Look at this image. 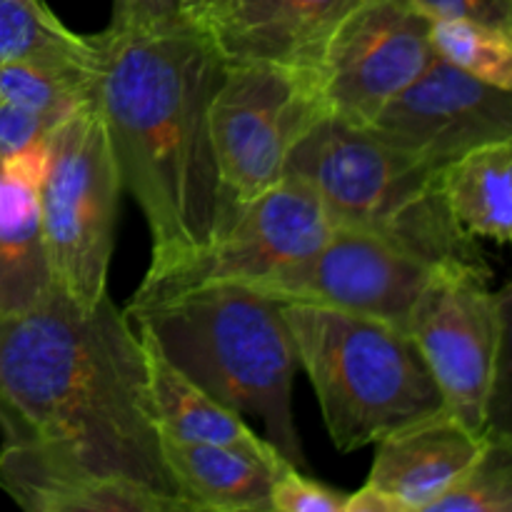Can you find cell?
Masks as SVG:
<instances>
[{
  "label": "cell",
  "mask_w": 512,
  "mask_h": 512,
  "mask_svg": "<svg viewBox=\"0 0 512 512\" xmlns=\"http://www.w3.org/2000/svg\"><path fill=\"white\" fill-rule=\"evenodd\" d=\"M0 433L60 463L148 485L180 500L150 403L138 325L105 295L60 290L0 318Z\"/></svg>",
  "instance_id": "cell-1"
},
{
  "label": "cell",
  "mask_w": 512,
  "mask_h": 512,
  "mask_svg": "<svg viewBox=\"0 0 512 512\" xmlns=\"http://www.w3.org/2000/svg\"><path fill=\"white\" fill-rule=\"evenodd\" d=\"M93 38V103L108 130L120 185L148 223V270L168 268L208 245L233 213L210 135V100L225 60L195 20L148 33L105 28Z\"/></svg>",
  "instance_id": "cell-2"
},
{
  "label": "cell",
  "mask_w": 512,
  "mask_h": 512,
  "mask_svg": "<svg viewBox=\"0 0 512 512\" xmlns=\"http://www.w3.org/2000/svg\"><path fill=\"white\" fill-rule=\"evenodd\" d=\"M170 363L225 408L263 423L265 440L305 468L293 410L300 368L285 305L248 285H213L128 308Z\"/></svg>",
  "instance_id": "cell-3"
},
{
  "label": "cell",
  "mask_w": 512,
  "mask_h": 512,
  "mask_svg": "<svg viewBox=\"0 0 512 512\" xmlns=\"http://www.w3.org/2000/svg\"><path fill=\"white\" fill-rule=\"evenodd\" d=\"M288 173L313 185L335 225L383 238L430 268H488L450 213L443 170L370 128L325 115L293 150Z\"/></svg>",
  "instance_id": "cell-4"
},
{
  "label": "cell",
  "mask_w": 512,
  "mask_h": 512,
  "mask_svg": "<svg viewBox=\"0 0 512 512\" xmlns=\"http://www.w3.org/2000/svg\"><path fill=\"white\" fill-rule=\"evenodd\" d=\"M283 305L298 363L340 453H353L448 410L403 325L323 305Z\"/></svg>",
  "instance_id": "cell-5"
},
{
  "label": "cell",
  "mask_w": 512,
  "mask_h": 512,
  "mask_svg": "<svg viewBox=\"0 0 512 512\" xmlns=\"http://www.w3.org/2000/svg\"><path fill=\"white\" fill-rule=\"evenodd\" d=\"M120 193L108 130L95 103H88L50 133L40 185L53 288L73 303L95 305L108 295Z\"/></svg>",
  "instance_id": "cell-6"
},
{
  "label": "cell",
  "mask_w": 512,
  "mask_h": 512,
  "mask_svg": "<svg viewBox=\"0 0 512 512\" xmlns=\"http://www.w3.org/2000/svg\"><path fill=\"white\" fill-rule=\"evenodd\" d=\"M325 115L310 73L275 63H225L210 100V135L228 208L280 183L293 150Z\"/></svg>",
  "instance_id": "cell-7"
},
{
  "label": "cell",
  "mask_w": 512,
  "mask_h": 512,
  "mask_svg": "<svg viewBox=\"0 0 512 512\" xmlns=\"http://www.w3.org/2000/svg\"><path fill=\"white\" fill-rule=\"evenodd\" d=\"M313 185L288 173L280 183L235 205L208 245L160 270H145L128 308L213 285H250L318 250L333 233Z\"/></svg>",
  "instance_id": "cell-8"
},
{
  "label": "cell",
  "mask_w": 512,
  "mask_h": 512,
  "mask_svg": "<svg viewBox=\"0 0 512 512\" xmlns=\"http://www.w3.org/2000/svg\"><path fill=\"white\" fill-rule=\"evenodd\" d=\"M430 28L433 20L400 0H360L313 70L328 115L368 128L435 58Z\"/></svg>",
  "instance_id": "cell-9"
},
{
  "label": "cell",
  "mask_w": 512,
  "mask_h": 512,
  "mask_svg": "<svg viewBox=\"0 0 512 512\" xmlns=\"http://www.w3.org/2000/svg\"><path fill=\"white\" fill-rule=\"evenodd\" d=\"M408 333L448 413L483 433L498 353V303L488 288V268L435 270L410 313Z\"/></svg>",
  "instance_id": "cell-10"
},
{
  "label": "cell",
  "mask_w": 512,
  "mask_h": 512,
  "mask_svg": "<svg viewBox=\"0 0 512 512\" xmlns=\"http://www.w3.org/2000/svg\"><path fill=\"white\" fill-rule=\"evenodd\" d=\"M435 270L383 238L335 225L318 250L248 288L280 303L373 315L408 330L410 313Z\"/></svg>",
  "instance_id": "cell-11"
},
{
  "label": "cell",
  "mask_w": 512,
  "mask_h": 512,
  "mask_svg": "<svg viewBox=\"0 0 512 512\" xmlns=\"http://www.w3.org/2000/svg\"><path fill=\"white\" fill-rule=\"evenodd\" d=\"M368 128L445 170L473 150L512 145V90L483 83L435 55Z\"/></svg>",
  "instance_id": "cell-12"
},
{
  "label": "cell",
  "mask_w": 512,
  "mask_h": 512,
  "mask_svg": "<svg viewBox=\"0 0 512 512\" xmlns=\"http://www.w3.org/2000/svg\"><path fill=\"white\" fill-rule=\"evenodd\" d=\"M360 0H218L203 25L225 63H275L313 75L320 50Z\"/></svg>",
  "instance_id": "cell-13"
},
{
  "label": "cell",
  "mask_w": 512,
  "mask_h": 512,
  "mask_svg": "<svg viewBox=\"0 0 512 512\" xmlns=\"http://www.w3.org/2000/svg\"><path fill=\"white\" fill-rule=\"evenodd\" d=\"M375 445L378 453L365 483L398 500L405 512H430L475 463L483 450V433L443 410Z\"/></svg>",
  "instance_id": "cell-14"
},
{
  "label": "cell",
  "mask_w": 512,
  "mask_h": 512,
  "mask_svg": "<svg viewBox=\"0 0 512 512\" xmlns=\"http://www.w3.org/2000/svg\"><path fill=\"white\" fill-rule=\"evenodd\" d=\"M0 490L28 512H188L148 485L0 445Z\"/></svg>",
  "instance_id": "cell-15"
},
{
  "label": "cell",
  "mask_w": 512,
  "mask_h": 512,
  "mask_svg": "<svg viewBox=\"0 0 512 512\" xmlns=\"http://www.w3.org/2000/svg\"><path fill=\"white\" fill-rule=\"evenodd\" d=\"M48 140L0 158V318L40 303L53 290L40 213Z\"/></svg>",
  "instance_id": "cell-16"
},
{
  "label": "cell",
  "mask_w": 512,
  "mask_h": 512,
  "mask_svg": "<svg viewBox=\"0 0 512 512\" xmlns=\"http://www.w3.org/2000/svg\"><path fill=\"white\" fill-rule=\"evenodd\" d=\"M163 453L175 488L193 512H273V483L288 463L275 448L188 443L165 435Z\"/></svg>",
  "instance_id": "cell-17"
},
{
  "label": "cell",
  "mask_w": 512,
  "mask_h": 512,
  "mask_svg": "<svg viewBox=\"0 0 512 512\" xmlns=\"http://www.w3.org/2000/svg\"><path fill=\"white\" fill-rule=\"evenodd\" d=\"M138 333L143 340L150 403H153L160 435L188 440V443L235 445V448L248 450L273 448L268 440L255 435L245 425L243 415L225 408L208 390L188 378L178 365L170 363L145 330L138 328Z\"/></svg>",
  "instance_id": "cell-18"
},
{
  "label": "cell",
  "mask_w": 512,
  "mask_h": 512,
  "mask_svg": "<svg viewBox=\"0 0 512 512\" xmlns=\"http://www.w3.org/2000/svg\"><path fill=\"white\" fill-rule=\"evenodd\" d=\"M443 193L470 238L512 243V145L473 150L443 170Z\"/></svg>",
  "instance_id": "cell-19"
},
{
  "label": "cell",
  "mask_w": 512,
  "mask_h": 512,
  "mask_svg": "<svg viewBox=\"0 0 512 512\" xmlns=\"http://www.w3.org/2000/svg\"><path fill=\"white\" fill-rule=\"evenodd\" d=\"M88 50L43 53L13 60L0 68V100L33 113L65 120L93 103L98 80V45L90 35Z\"/></svg>",
  "instance_id": "cell-20"
},
{
  "label": "cell",
  "mask_w": 512,
  "mask_h": 512,
  "mask_svg": "<svg viewBox=\"0 0 512 512\" xmlns=\"http://www.w3.org/2000/svg\"><path fill=\"white\" fill-rule=\"evenodd\" d=\"M435 55L463 73L512 90V33L475 20H433L430 28Z\"/></svg>",
  "instance_id": "cell-21"
},
{
  "label": "cell",
  "mask_w": 512,
  "mask_h": 512,
  "mask_svg": "<svg viewBox=\"0 0 512 512\" xmlns=\"http://www.w3.org/2000/svg\"><path fill=\"white\" fill-rule=\"evenodd\" d=\"M43 0H0V68L43 53H75L90 48Z\"/></svg>",
  "instance_id": "cell-22"
},
{
  "label": "cell",
  "mask_w": 512,
  "mask_h": 512,
  "mask_svg": "<svg viewBox=\"0 0 512 512\" xmlns=\"http://www.w3.org/2000/svg\"><path fill=\"white\" fill-rule=\"evenodd\" d=\"M430 512H512V440L483 433L475 463Z\"/></svg>",
  "instance_id": "cell-23"
},
{
  "label": "cell",
  "mask_w": 512,
  "mask_h": 512,
  "mask_svg": "<svg viewBox=\"0 0 512 512\" xmlns=\"http://www.w3.org/2000/svg\"><path fill=\"white\" fill-rule=\"evenodd\" d=\"M498 303V353L493 385L485 405V435L512 440V280L495 293Z\"/></svg>",
  "instance_id": "cell-24"
},
{
  "label": "cell",
  "mask_w": 512,
  "mask_h": 512,
  "mask_svg": "<svg viewBox=\"0 0 512 512\" xmlns=\"http://www.w3.org/2000/svg\"><path fill=\"white\" fill-rule=\"evenodd\" d=\"M345 493L308 478L300 468L285 463L270 493L273 512H343Z\"/></svg>",
  "instance_id": "cell-25"
},
{
  "label": "cell",
  "mask_w": 512,
  "mask_h": 512,
  "mask_svg": "<svg viewBox=\"0 0 512 512\" xmlns=\"http://www.w3.org/2000/svg\"><path fill=\"white\" fill-rule=\"evenodd\" d=\"M430 20H475L512 33V0H400Z\"/></svg>",
  "instance_id": "cell-26"
},
{
  "label": "cell",
  "mask_w": 512,
  "mask_h": 512,
  "mask_svg": "<svg viewBox=\"0 0 512 512\" xmlns=\"http://www.w3.org/2000/svg\"><path fill=\"white\" fill-rule=\"evenodd\" d=\"M60 123L63 120H55L50 115L33 113V110L0 100V158L23 153L33 145L45 143Z\"/></svg>",
  "instance_id": "cell-27"
},
{
  "label": "cell",
  "mask_w": 512,
  "mask_h": 512,
  "mask_svg": "<svg viewBox=\"0 0 512 512\" xmlns=\"http://www.w3.org/2000/svg\"><path fill=\"white\" fill-rule=\"evenodd\" d=\"M185 18L180 0H113L108 30L113 33H148L168 28Z\"/></svg>",
  "instance_id": "cell-28"
},
{
  "label": "cell",
  "mask_w": 512,
  "mask_h": 512,
  "mask_svg": "<svg viewBox=\"0 0 512 512\" xmlns=\"http://www.w3.org/2000/svg\"><path fill=\"white\" fill-rule=\"evenodd\" d=\"M343 512H405L403 505L375 485L365 483L355 493H345Z\"/></svg>",
  "instance_id": "cell-29"
},
{
  "label": "cell",
  "mask_w": 512,
  "mask_h": 512,
  "mask_svg": "<svg viewBox=\"0 0 512 512\" xmlns=\"http://www.w3.org/2000/svg\"><path fill=\"white\" fill-rule=\"evenodd\" d=\"M218 3V0H180V8H183L185 18L195 20V23H203L205 15L210 13V8Z\"/></svg>",
  "instance_id": "cell-30"
}]
</instances>
